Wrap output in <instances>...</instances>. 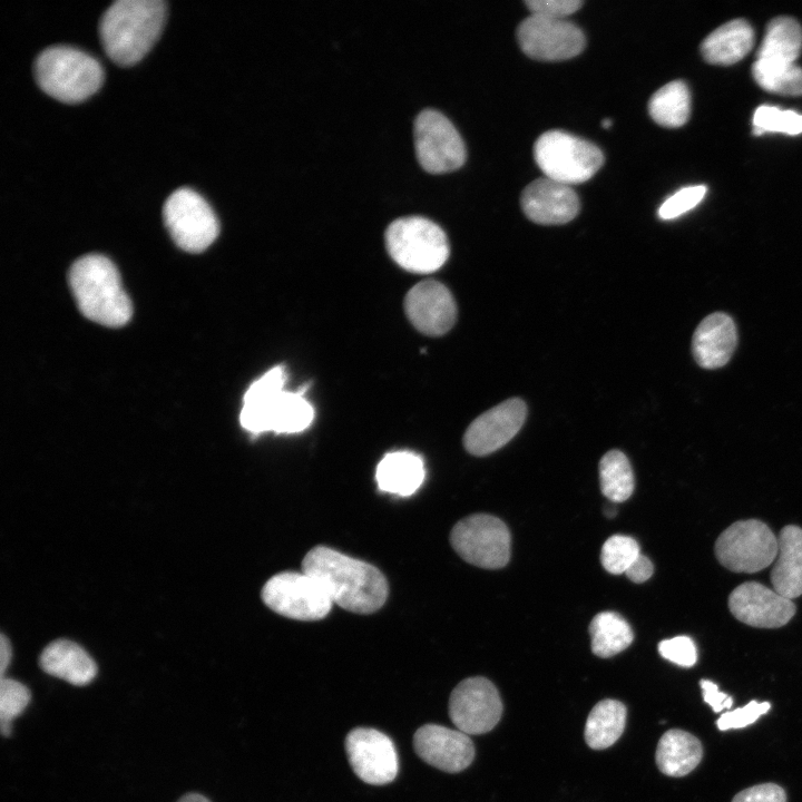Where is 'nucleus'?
<instances>
[{
  "label": "nucleus",
  "instance_id": "obj_37",
  "mask_svg": "<svg viewBox=\"0 0 802 802\" xmlns=\"http://www.w3.org/2000/svg\"><path fill=\"white\" fill-rule=\"evenodd\" d=\"M658 652L665 659L683 667H691L697 661L696 646L688 636L662 640L658 644Z\"/></svg>",
  "mask_w": 802,
  "mask_h": 802
},
{
  "label": "nucleus",
  "instance_id": "obj_3",
  "mask_svg": "<svg viewBox=\"0 0 802 802\" xmlns=\"http://www.w3.org/2000/svg\"><path fill=\"white\" fill-rule=\"evenodd\" d=\"M167 13L163 0H118L113 2L99 21L104 50L117 65L138 62L154 46Z\"/></svg>",
  "mask_w": 802,
  "mask_h": 802
},
{
  "label": "nucleus",
  "instance_id": "obj_20",
  "mask_svg": "<svg viewBox=\"0 0 802 802\" xmlns=\"http://www.w3.org/2000/svg\"><path fill=\"white\" fill-rule=\"evenodd\" d=\"M521 208L534 223L561 225L579 212V198L569 186L547 177L530 183L521 193Z\"/></svg>",
  "mask_w": 802,
  "mask_h": 802
},
{
  "label": "nucleus",
  "instance_id": "obj_2",
  "mask_svg": "<svg viewBox=\"0 0 802 802\" xmlns=\"http://www.w3.org/2000/svg\"><path fill=\"white\" fill-rule=\"evenodd\" d=\"M286 373L277 365L254 381L244 394L242 427L252 434L266 431L297 433L314 419V409L302 391L285 389Z\"/></svg>",
  "mask_w": 802,
  "mask_h": 802
},
{
  "label": "nucleus",
  "instance_id": "obj_27",
  "mask_svg": "<svg viewBox=\"0 0 802 802\" xmlns=\"http://www.w3.org/2000/svg\"><path fill=\"white\" fill-rule=\"evenodd\" d=\"M802 50V28L790 17L772 19L757 51V60L794 63Z\"/></svg>",
  "mask_w": 802,
  "mask_h": 802
},
{
  "label": "nucleus",
  "instance_id": "obj_40",
  "mask_svg": "<svg viewBox=\"0 0 802 802\" xmlns=\"http://www.w3.org/2000/svg\"><path fill=\"white\" fill-rule=\"evenodd\" d=\"M732 802H786V794L777 784L763 783L739 792Z\"/></svg>",
  "mask_w": 802,
  "mask_h": 802
},
{
  "label": "nucleus",
  "instance_id": "obj_17",
  "mask_svg": "<svg viewBox=\"0 0 802 802\" xmlns=\"http://www.w3.org/2000/svg\"><path fill=\"white\" fill-rule=\"evenodd\" d=\"M728 609L740 622L756 628H779L795 614V605L756 581L743 583L728 596Z\"/></svg>",
  "mask_w": 802,
  "mask_h": 802
},
{
  "label": "nucleus",
  "instance_id": "obj_34",
  "mask_svg": "<svg viewBox=\"0 0 802 802\" xmlns=\"http://www.w3.org/2000/svg\"><path fill=\"white\" fill-rule=\"evenodd\" d=\"M766 131L799 135L802 133V114L762 105L753 115V134L759 136Z\"/></svg>",
  "mask_w": 802,
  "mask_h": 802
},
{
  "label": "nucleus",
  "instance_id": "obj_45",
  "mask_svg": "<svg viewBox=\"0 0 802 802\" xmlns=\"http://www.w3.org/2000/svg\"><path fill=\"white\" fill-rule=\"evenodd\" d=\"M613 123L609 118H604L602 120V127L605 129H609L612 127Z\"/></svg>",
  "mask_w": 802,
  "mask_h": 802
},
{
  "label": "nucleus",
  "instance_id": "obj_43",
  "mask_svg": "<svg viewBox=\"0 0 802 802\" xmlns=\"http://www.w3.org/2000/svg\"><path fill=\"white\" fill-rule=\"evenodd\" d=\"M11 656H12V652H11L10 642L3 634H1V637H0V676H1V678L6 677L4 676L6 671L10 665Z\"/></svg>",
  "mask_w": 802,
  "mask_h": 802
},
{
  "label": "nucleus",
  "instance_id": "obj_35",
  "mask_svg": "<svg viewBox=\"0 0 802 802\" xmlns=\"http://www.w3.org/2000/svg\"><path fill=\"white\" fill-rule=\"evenodd\" d=\"M639 555V546L634 538L614 535L604 542L600 561L608 573L619 575L625 573Z\"/></svg>",
  "mask_w": 802,
  "mask_h": 802
},
{
  "label": "nucleus",
  "instance_id": "obj_11",
  "mask_svg": "<svg viewBox=\"0 0 802 802\" xmlns=\"http://www.w3.org/2000/svg\"><path fill=\"white\" fill-rule=\"evenodd\" d=\"M510 541L506 524L487 514L461 519L450 532V542L456 552L467 563L487 569L507 565Z\"/></svg>",
  "mask_w": 802,
  "mask_h": 802
},
{
  "label": "nucleus",
  "instance_id": "obj_36",
  "mask_svg": "<svg viewBox=\"0 0 802 802\" xmlns=\"http://www.w3.org/2000/svg\"><path fill=\"white\" fill-rule=\"evenodd\" d=\"M706 186L683 187L669 196L658 208V217L664 221L679 217L693 209L705 196Z\"/></svg>",
  "mask_w": 802,
  "mask_h": 802
},
{
  "label": "nucleus",
  "instance_id": "obj_15",
  "mask_svg": "<svg viewBox=\"0 0 802 802\" xmlns=\"http://www.w3.org/2000/svg\"><path fill=\"white\" fill-rule=\"evenodd\" d=\"M345 751L352 770L363 782L382 785L395 779L398 754L387 734L370 727L353 728L346 735Z\"/></svg>",
  "mask_w": 802,
  "mask_h": 802
},
{
  "label": "nucleus",
  "instance_id": "obj_10",
  "mask_svg": "<svg viewBox=\"0 0 802 802\" xmlns=\"http://www.w3.org/2000/svg\"><path fill=\"white\" fill-rule=\"evenodd\" d=\"M261 597L276 614L296 620H320L331 610L333 602L323 586L305 571H283L263 586Z\"/></svg>",
  "mask_w": 802,
  "mask_h": 802
},
{
  "label": "nucleus",
  "instance_id": "obj_1",
  "mask_svg": "<svg viewBox=\"0 0 802 802\" xmlns=\"http://www.w3.org/2000/svg\"><path fill=\"white\" fill-rule=\"evenodd\" d=\"M302 570L323 586L333 604L351 613L372 614L389 595V584L376 567L326 546L312 548Z\"/></svg>",
  "mask_w": 802,
  "mask_h": 802
},
{
  "label": "nucleus",
  "instance_id": "obj_33",
  "mask_svg": "<svg viewBox=\"0 0 802 802\" xmlns=\"http://www.w3.org/2000/svg\"><path fill=\"white\" fill-rule=\"evenodd\" d=\"M30 698L31 693L26 685L9 677L1 678L0 728L3 736H10L12 721L26 710Z\"/></svg>",
  "mask_w": 802,
  "mask_h": 802
},
{
  "label": "nucleus",
  "instance_id": "obj_32",
  "mask_svg": "<svg viewBox=\"0 0 802 802\" xmlns=\"http://www.w3.org/2000/svg\"><path fill=\"white\" fill-rule=\"evenodd\" d=\"M756 84L764 90L785 95H802V68L795 63L757 60L752 66Z\"/></svg>",
  "mask_w": 802,
  "mask_h": 802
},
{
  "label": "nucleus",
  "instance_id": "obj_7",
  "mask_svg": "<svg viewBox=\"0 0 802 802\" xmlns=\"http://www.w3.org/2000/svg\"><path fill=\"white\" fill-rule=\"evenodd\" d=\"M534 157L547 178L569 186L590 179L604 164L596 145L564 130L544 133L535 143Z\"/></svg>",
  "mask_w": 802,
  "mask_h": 802
},
{
  "label": "nucleus",
  "instance_id": "obj_5",
  "mask_svg": "<svg viewBox=\"0 0 802 802\" xmlns=\"http://www.w3.org/2000/svg\"><path fill=\"white\" fill-rule=\"evenodd\" d=\"M35 78L47 95L67 104L80 102L104 81V69L91 55L69 46H52L35 61Z\"/></svg>",
  "mask_w": 802,
  "mask_h": 802
},
{
  "label": "nucleus",
  "instance_id": "obj_4",
  "mask_svg": "<svg viewBox=\"0 0 802 802\" xmlns=\"http://www.w3.org/2000/svg\"><path fill=\"white\" fill-rule=\"evenodd\" d=\"M69 285L80 312L109 327L125 325L133 315L131 301L124 291L120 274L106 256L88 254L70 267Z\"/></svg>",
  "mask_w": 802,
  "mask_h": 802
},
{
  "label": "nucleus",
  "instance_id": "obj_9",
  "mask_svg": "<svg viewBox=\"0 0 802 802\" xmlns=\"http://www.w3.org/2000/svg\"><path fill=\"white\" fill-rule=\"evenodd\" d=\"M163 218L176 245L189 253L205 251L219 233L218 219L209 204L187 187L168 196Z\"/></svg>",
  "mask_w": 802,
  "mask_h": 802
},
{
  "label": "nucleus",
  "instance_id": "obj_29",
  "mask_svg": "<svg viewBox=\"0 0 802 802\" xmlns=\"http://www.w3.org/2000/svg\"><path fill=\"white\" fill-rule=\"evenodd\" d=\"M652 119L664 127L683 126L691 113V95L686 84L674 80L659 88L649 99Z\"/></svg>",
  "mask_w": 802,
  "mask_h": 802
},
{
  "label": "nucleus",
  "instance_id": "obj_25",
  "mask_svg": "<svg viewBox=\"0 0 802 802\" xmlns=\"http://www.w3.org/2000/svg\"><path fill=\"white\" fill-rule=\"evenodd\" d=\"M424 477L422 458L410 451L387 453L375 471L379 489L400 496H410L415 492Z\"/></svg>",
  "mask_w": 802,
  "mask_h": 802
},
{
  "label": "nucleus",
  "instance_id": "obj_19",
  "mask_svg": "<svg viewBox=\"0 0 802 802\" xmlns=\"http://www.w3.org/2000/svg\"><path fill=\"white\" fill-rule=\"evenodd\" d=\"M413 747L424 762L448 773L467 769L475 757L468 734L438 724L419 727L413 735Z\"/></svg>",
  "mask_w": 802,
  "mask_h": 802
},
{
  "label": "nucleus",
  "instance_id": "obj_42",
  "mask_svg": "<svg viewBox=\"0 0 802 802\" xmlns=\"http://www.w3.org/2000/svg\"><path fill=\"white\" fill-rule=\"evenodd\" d=\"M654 573V566L651 559L644 555H639L634 563L625 571L626 576L634 583L640 584L651 578Z\"/></svg>",
  "mask_w": 802,
  "mask_h": 802
},
{
  "label": "nucleus",
  "instance_id": "obj_16",
  "mask_svg": "<svg viewBox=\"0 0 802 802\" xmlns=\"http://www.w3.org/2000/svg\"><path fill=\"white\" fill-rule=\"evenodd\" d=\"M527 405L511 398L477 417L463 436L466 450L477 457L490 454L508 443L521 429Z\"/></svg>",
  "mask_w": 802,
  "mask_h": 802
},
{
  "label": "nucleus",
  "instance_id": "obj_14",
  "mask_svg": "<svg viewBox=\"0 0 802 802\" xmlns=\"http://www.w3.org/2000/svg\"><path fill=\"white\" fill-rule=\"evenodd\" d=\"M502 714V702L496 686L486 677L460 682L449 698V716L457 730L468 735L491 731Z\"/></svg>",
  "mask_w": 802,
  "mask_h": 802
},
{
  "label": "nucleus",
  "instance_id": "obj_31",
  "mask_svg": "<svg viewBox=\"0 0 802 802\" xmlns=\"http://www.w3.org/2000/svg\"><path fill=\"white\" fill-rule=\"evenodd\" d=\"M599 480L603 495L613 502L627 500L635 487L628 458L619 450L606 452L599 461Z\"/></svg>",
  "mask_w": 802,
  "mask_h": 802
},
{
  "label": "nucleus",
  "instance_id": "obj_24",
  "mask_svg": "<svg viewBox=\"0 0 802 802\" xmlns=\"http://www.w3.org/2000/svg\"><path fill=\"white\" fill-rule=\"evenodd\" d=\"M754 45V30L743 19L728 21L710 33L701 46L704 59L727 66L743 59Z\"/></svg>",
  "mask_w": 802,
  "mask_h": 802
},
{
  "label": "nucleus",
  "instance_id": "obj_8",
  "mask_svg": "<svg viewBox=\"0 0 802 802\" xmlns=\"http://www.w3.org/2000/svg\"><path fill=\"white\" fill-rule=\"evenodd\" d=\"M718 563L734 573L752 574L770 566L777 556V537L761 520H740L721 532L715 542Z\"/></svg>",
  "mask_w": 802,
  "mask_h": 802
},
{
  "label": "nucleus",
  "instance_id": "obj_22",
  "mask_svg": "<svg viewBox=\"0 0 802 802\" xmlns=\"http://www.w3.org/2000/svg\"><path fill=\"white\" fill-rule=\"evenodd\" d=\"M39 664L47 674L76 686L89 684L97 674V665L91 656L68 639H57L46 646Z\"/></svg>",
  "mask_w": 802,
  "mask_h": 802
},
{
  "label": "nucleus",
  "instance_id": "obj_41",
  "mask_svg": "<svg viewBox=\"0 0 802 802\" xmlns=\"http://www.w3.org/2000/svg\"><path fill=\"white\" fill-rule=\"evenodd\" d=\"M700 685L703 691V700L715 713H720L724 708H730L733 705L732 697L720 692L715 683L708 679H701Z\"/></svg>",
  "mask_w": 802,
  "mask_h": 802
},
{
  "label": "nucleus",
  "instance_id": "obj_30",
  "mask_svg": "<svg viewBox=\"0 0 802 802\" xmlns=\"http://www.w3.org/2000/svg\"><path fill=\"white\" fill-rule=\"evenodd\" d=\"M593 653L602 658L612 657L626 649L634 639L629 624L617 613L597 614L589 625Z\"/></svg>",
  "mask_w": 802,
  "mask_h": 802
},
{
  "label": "nucleus",
  "instance_id": "obj_21",
  "mask_svg": "<svg viewBox=\"0 0 802 802\" xmlns=\"http://www.w3.org/2000/svg\"><path fill=\"white\" fill-rule=\"evenodd\" d=\"M737 343L736 326L723 312L707 315L696 327L692 352L696 363L704 369H718L731 359Z\"/></svg>",
  "mask_w": 802,
  "mask_h": 802
},
{
  "label": "nucleus",
  "instance_id": "obj_6",
  "mask_svg": "<svg viewBox=\"0 0 802 802\" xmlns=\"http://www.w3.org/2000/svg\"><path fill=\"white\" fill-rule=\"evenodd\" d=\"M385 245L392 260L412 273L436 272L449 256V243L443 229L421 216L392 222L385 231Z\"/></svg>",
  "mask_w": 802,
  "mask_h": 802
},
{
  "label": "nucleus",
  "instance_id": "obj_18",
  "mask_svg": "<svg viewBox=\"0 0 802 802\" xmlns=\"http://www.w3.org/2000/svg\"><path fill=\"white\" fill-rule=\"evenodd\" d=\"M404 310L412 325L431 336L443 335L457 320V305L451 292L434 280L414 285L404 299Z\"/></svg>",
  "mask_w": 802,
  "mask_h": 802
},
{
  "label": "nucleus",
  "instance_id": "obj_44",
  "mask_svg": "<svg viewBox=\"0 0 802 802\" xmlns=\"http://www.w3.org/2000/svg\"><path fill=\"white\" fill-rule=\"evenodd\" d=\"M177 802H209V800L202 794L189 793L182 796Z\"/></svg>",
  "mask_w": 802,
  "mask_h": 802
},
{
  "label": "nucleus",
  "instance_id": "obj_23",
  "mask_svg": "<svg viewBox=\"0 0 802 802\" xmlns=\"http://www.w3.org/2000/svg\"><path fill=\"white\" fill-rule=\"evenodd\" d=\"M779 550L771 570L773 589L793 599L802 595V528L784 526L777 537Z\"/></svg>",
  "mask_w": 802,
  "mask_h": 802
},
{
  "label": "nucleus",
  "instance_id": "obj_39",
  "mask_svg": "<svg viewBox=\"0 0 802 802\" xmlns=\"http://www.w3.org/2000/svg\"><path fill=\"white\" fill-rule=\"evenodd\" d=\"M525 4L531 14L564 19L576 12L583 4L581 0H527Z\"/></svg>",
  "mask_w": 802,
  "mask_h": 802
},
{
  "label": "nucleus",
  "instance_id": "obj_13",
  "mask_svg": "<svg viewBox=\"0 0 802 802\" xmlns=\"http://www.w3.org/2000/svg\"><path fill=\"white\" fill-rule=\"evenodd\" d=\"M521 50L530 58L557 61L579 55L586 38L580 28L565 19L530 14L517 29Z\"/></svg>",
  "mask_w": 802,
  "mask_h": 802
},
{
  "label": "nucleus",
  "instance_id": "obj_38",
  "mask_svg": "<svg viewBox=\"0 0 802 802\" xmlns=\"http://www.w3.org/2000/svg\"><path fill=\"white\" fill-rule=\"evenodd\" d=\"M770 707L771 704L769 702L751 701L744 707L722 714L716 725L721 731L742 728L753 724L761 715L765 714Z\"/></svg>",
  "mask_w": 802,
  "mask_h": 802
},
{
  "label": "nucleus",
  "instance_id": "obj_28",
  "mask_svg": "<svg viewBox=\"0 0 802 802\" xmlns=\"http://www.w3.org/2000/svg\"><path fill=\"white\" fill-rule=\"evenodd\" d=\"M626 706L617 700H603L590 711L585 724V741L593 750L612 746L626 725Z\"/></svg>",
  "mask_w": 802,
  "mask_h": 802
},
{
  "label": "nucleus",
  "instance_id": "obj_26",
  "mask_svg": "<svg viewBox=\"0 0 802 802\" xmlns=\"http://www.w3.org/2000/svg\"><path fill=\"white\" fill-rule=\"evenodd\" d=\"M703 757V746L693 734L673 728L659 739L655 760L658 770L668 776H684L692 772Z\"/></svg>",
  "mask_w": 802,
  "mask_h": 802
},
{
  "label": "nucleus",
  "instance_id": "obj_12",
  "mask_svg": "<svg viewBox=\"0 0 802 802\" xmlns=\"http://www.w3.org/2000/svg\"><path fill=\"white\" fill-rule=\"evenodd\" d=\"M413 136L418 162L426 172L444 174L464 164V143L452 123L440 111H421L414 121Z\"/></svg>",
  "mask_w": 802,
  "mask_h": 802
}]
</instances>
